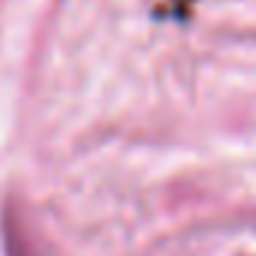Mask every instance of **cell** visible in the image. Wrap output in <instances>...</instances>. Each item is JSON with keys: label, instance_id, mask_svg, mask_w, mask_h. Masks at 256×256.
<instances>
[{"label": "cell", "instance_id": "1", "mask_svg": "<svg viewBox=\"0 0 256 256\" xmlns=\"http://www.w3.org/2000/svg\"><path fill=\"white\" fill-rule=\"evenodd\" d=\"M6 247L10 256H54L52 244L30 223L24 208H6Z\"/></svg>", "mask_w": 256, "mask_h": 256}]
</instances>
